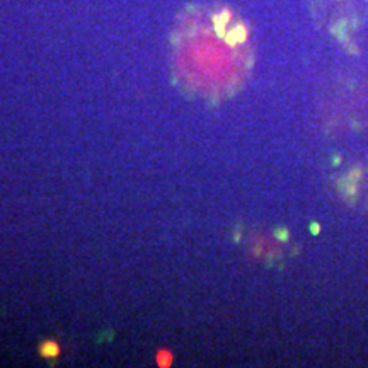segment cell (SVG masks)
Listing matches in <instances>:
<instances>
[{
  "instance_id": "6da1fadb",
  "label": "cell",
  "mask_w": 368,
  "mask_h": 368,
  "mask_svg": "<svg viewBox=\"0 0 368 368\" xmlns=\"http://www.w3.org/2000/svg\"><path fill=\"white\" fill-rule=\"evenodd\" d=\"M171 362H172V355H171V353L160 351L159 356H157V363H159L160 367H167Z\"/></svg>"
},
{
  "instance_id": "7a4b0ae2",
  "label": "cell",
  "mask_w": 368,
  "mask_h": 368,
  "mask_svg": "<svg viewBox=\"0 0 368 368\" xmlns=\"http://www.w3.org/2000/svg\"><path fill=\"white\" fill-rule=\"evenodd\" d=\"M56 353H58V346H56L55 343H48V344H45L43 355H46V356H55Z\"/></svg>"
}]
</instances>
